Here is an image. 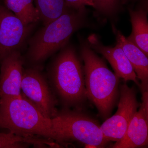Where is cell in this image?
<instances>
[{"mask_svg":"<svg viewBox=\"0 0 148 148\" xmlns=\"http://www.w3.org/2000/svg\"><path fill=\"white\" fill-rule=\"evenodd\" d=\"M85 7L70 8L58 18L35 33L28 41L27 58L31 64H39L62 49L75 32L87 24Z\"/></svg>","mask_w":148,"mask_h":148,"instance_id":"1","label":"cell"},{"mask_svg":"<svg viewBox=\"0 0 148 148\" xmlns=\"http://www.w3.org/2000/svg\"><path fill=\"white\" fill-rule=\"evenodd\" d=\"M85 84L88 98L97 108L103 119L108 118L119 96V79L87 44L82 45Z\"/></svg>","mask_w":148,"mask_h":148,"instance_id":"2","label":"cell"},{"mask_svg":"<svg viewBox=\"0 0 148 148\" xmlns=\"http://www.w3.org/2000/svg\"><path fill=\"white\" fill-rule=\"evenodd\" d=\"M49 76L65 108L82 110L88 98L84 72L73 47L66 46L61 49L51 65Z\"/></svg>","mask_w":148,"mask_h":148,"instance_id":"3","label":"cell"},{"mask_svg":"<svg viewBox=\"0 0 148 148\" xmlns=\"http://www.w3.org/2000/svg\"><path fill=\"white\" fill-rule=\"evenodd\" d=\"M0 98V128L16 135L56 141L51 119L46 117L22 94L20 97Z\"/></svg>","mask_w":148,"mask_h":148,"instance_id":"4","label":"cell"},{"mask_svg":"<svg viewBox=\"0 0 148 148\" xmlns=\"http://www.w3.org/2000/svg\"><path fill=\"white\" fill-rule=\"evenodd\" d=\"M51 119L58 144L76 142L103 148L110 142L103 135L98 121L82 110L65 108Z\"/></svg>","mask_w":148,"mask_h":148,"instance_id":"5","label":"cell"},{"mask_svg":"<svg viewBox=\"0 0 148 148\" xmlns=\"http://www.w3.org/2000/svg\"><path fill=\"white\" fill-rule=\"evenodd\" d=\"M119 96L116 112L100 126L103 135L110 141L118 142L123 138L139 106L134 87H130L125 83L121 84Z\"/></svg>","mask_w":148,"mask_h":148,"instance_id":"6","label":"cell"},{"mask_svg":"<svg viewBox=\"0 0 148 148\" xmlns=\"http://www.w3.org/2000/svg\"><path fill=\"white\" fill-rule=\"evenodd\" d=\"M22 94L46 117L51 119L57 112L56 98L45 77L37 69L24 70L21 84Z\"/></svg>","mask_w":148,"mask_h":148,"instance_id":"7","label":"cell"},{"mask_svg":"<svg viewBox=\"0 0 148 148\" xmlns=\"http://www.w3.org/2000/svg\"><path fill=\"white\" fill-rule=\"evenodd\" d=\"M36 24L24 25L5 4L0 3V64L9 54L20 51Z\"/></svg>","mask_w":148,"mask_h":148,"instance_id":"8","label":"cell"},{"mask_svg":"<svg viewBox=\"0 0 148 148\" xmlns=\"http://www.w3.org/2000/svg\"><path fill=\"white\" fill-rule=\"evenodd\" d=\"M142 102L130 123L123 138L113 145V148H135L147 145L148 90L142 92Z\"/></svg>","mask_w":148,"mask_h":148,"instance_id":"9","label":"cell"},{"mask_svg":"<svg viewBox=\"0 0 148 148\" xmlns=\"http://www.w3.org/2000/svg\"><path fill=\"white\" fill-rule=\"evenodd\" d=\"M0 64V98L20 97L24 72V59L20 51L9 54Z\"/></svg>","mask_w":148,"mask_h":148,"instance_id":"10","label":"cell"},{"mask_svg":"<svg viewBox=\"0 0 148 148\" xmlns=\"http://www.w3.org/2000/svg\"><path fill=\"white\" fill-rule=\"evenodd\" d=\"M88 42V45L92 49L101 53L108 61L115 74L119 78L122 79L125 82H134L140 87V84L135 71L119 45L116 44L114 47H110L103 45L95 34L89 36Z\"/></svg>","mask_w":148,"mask_h":148,"instance_id":"11","label":"cell"},{"mask_svg":"<svg viewBox=\"0 0 148 148\" xmlns=\"http://www.w3.org/2000/svg\"><path fill=\"white\" fill-rule=\"evenodd\" d=\"M116 37V44L121 48L132 66L138 79H140V88L143 92L148 90V56L139 47L127 39L119 30L112 26Z\"/></svg>","mask_w":148,"mask_h":148,"instance_id":"12","label":"cell"},{"mask_svg":"<svg viewBox=\"0 0 148 148\" xmlns=\"http://www.w3.org/2000/svg\"><path fill=\"white\" fill-rule=\"evenodd\" d=\"M132 26L131 34L127 39L148 56L147 10L143 8L136 10L129 9Z\"/></svg>","mask_w":148,"mask_h":148,"instance_id":"13","label":"cell"},{"mask_svg":"<svg viewBox=\"0 0 148 148\" xmlns=\"http://www.w3.org/2000/svg\"><path fill=\"white\" fill-rule=\"evenodd\" d=\"M33 0H4L5 5L24 25L36 23L40 20L39 13Z\"/></svg>","mask_w":148,"mask_h":148,"instance_id":"14","label":"cell"},{"mask_svg":"<svg viewBox=\"0 0 148 148\" xmlns=\"http://www.w3.org/2000/svg\"><path fill=\"white\" fill-rule=\"evenodd\" d=\"M44 26L58 18L70 8L64 0H34Z\"/></svg>","mask_w":148,"mask_h":148,"instance_id":"15","label":"cell"},{"mask_svg":"<svg viewBox=\"0 0 148 148\" xmlns=\"http://www.w3.org/2000/svg\"><path fill=\"white\" fill-rule=\"evenodd\" d=\"M46 140L37 136H23L11 132H0V148H27L30 145L42 147Z\"/></svg>","mask_w":148,"mask_h":148,"instance_id":"16","label":"cell"},{"mask_svg":"<svg viewBox=\"0 0 148 148\" xmlns=\"http://www.w3.org/2000/svg\"><path fill=\"white\" fill-rule=\"evenodd\" d=\"M120 0H94L93 7L99 14L112 17L119 11Z\"/></svg>","mask_w":148,"mask_h":148,"instance_id":"17","label":"cell"},{"mask_svg":"<svg viewBox=\"0 0 148 148\" xmlns=\"http://www.w3.org/2000/svg\"><path fill=\"white\" fill-rule=\"evenodd\" d=\"M66 4L70 8L75 10L84 8L86 5L84 0H64Z\"/></svg>","mask_w":148,"mask_h":148,"instance_id":"18","label":"cell"},{"mask_svg":"<svg viewBox=\"0 0 148 148\" xmlns=\"http://www.w3.org/2000/svg\"><path fill=\"white\" fill-rule=\"evenodd\" d=\"M93 1L94 0H84L86 3V5L91 6L92 7L93 6Z\"/></svg>","mask_w":148,"mask_h":148,"instance_id":"19","label":"cell"},{"mask_svg":"<svg viewBox=\"0 0 148 148\" xmlns=\"http://www.w3.org/2000/svg\"><path fill=\"white\" fill-rule=\"evenodd\" d=\"M0 104H1V98H0Z\"/></svg>","mask_w":148,"mask_h":148,"instance_id":"20","label":"cell"}]
</instances>
